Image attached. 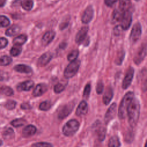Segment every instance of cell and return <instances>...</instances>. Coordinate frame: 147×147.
Here are the masks:
<instances>
[{
    "label": "cell",
    "instance_id": "6da1fadb",
    "mask_svg": "<svg viewBox=\"0 0 147 147\" xmlns=\"http://www.w3.org/2000/svg\"><path fill=\"white\" fill-rule=\"evenodd\" d=\"M140 111V105L137 98H133L127 109V114L129 125L132 127H134L138 120Z\"/></svg>",
    "mask_w": 147,
    "mask_h": 147
},
{
    "label": "cell",
    "instance_id": "7a4b0ae2",
    "mask_svg": "<svg viewBox=\"0 0 147 147\" xmlns=\"http://www.w3.org/2000/svg\"><path fill=\"white\" fill-rule=\"evenodd\" d=\"M134 98V94L131 91L127 92L122 99L118 109V117L120 119H123L127 115V109Z\"/></svg>",
    "mask_w": 147,
    "mask_h": 147
},
{
    "label": "cell",
    "instance_id": "3957f363",
    "mask_svg": "<svg viewBox=\"0 0 147 147\" xmlns=\"http://www.w3.org/2000/svg\"><path fill=\"white\" fill-rule=\"evenodd\" d=\"M79 127V122L76 119H71L63 127V133L65 136H71L78 131Z\"/></svg>",
    "mask_w": 147,
    "mask_h": 147
},
{
    "label": "cell",
    "instance_id": "277c9868",
    "mask_svg": "<svg viewBox=\"0 0 147 147\" xmlns=\"http://www.w3.org/2000/svg\"><path fill=\"white\" fill-rule=\"evenodd\" d=\"M80 65V61L79 60H75L71 61V63L67 66L64 71V76L65 78L69 79L78 72Z\"/></svg>",
    "mask_w": 147,
    "mask_h": 147
},
{
    "label": "cell",
    "instance_id": "5b68a950",
    "mask_svg": "<svg viewBox=\"0 0 147 147\" xmlns=\"http://www.w3.org/2000/svg\"><path fill=\"white\" fill-rule=\"evenodd\" d=\"M75 103L74 102H71L64 105L62 107H61L58 113V118L59 119H63L67 117L72 111V109L75 106Z\"/></svg>",
    "mask_w": 147,
    "mask_h": 147
},
{
    "label": "cell",
    "instance_id": "8992f818",
    "mask_svg": "<svg viewBox=\"0 0 147 147\" xmlns=\"http://www.w3.org/2000/svg\"><path fill=\"white\" fill-rule=\"evenodd\" d=\"M141 35V26L139 22L136 23L133 27L130 36V40L131 42L134 43L137 42L140 38Z\"/></svg>",
    "mask_w": 147,
    "mask_h": 147
},
{
    "label": "cell",
    "instance_id": "52a82bcc",
    "mask_svg": "<svg viewBox=\"0 0 147 147\" xmlns=\"http://www.w3.org/2000/svg\"><path fill=\"white\" fill-rule=\"evenodd\" d=\"M132 21V14L129 10L123 12L122 18L121 20V27L123 30H127L130 26Z\"/></svg>",
    "mask_w": 147,
    "mask_h": 147
},
{
    "label": "cell",
    "instance_id": "ba28073f",
    "mask_svg": "<svg viewBox=\"0 0 147 147\" xmlns=\"http://www.w3.org/2000/svg\"><path fill=\"white\" fill-rule=\"evenodd\" d=\"M134 73V71L132 67H130L127 69L122 82V87L123 89H126L130 86L133 78Z\"/></svg>",
    "mask_w": 147,
    "mask_h": 147
},
{
    "label": "cell",
    "instance_id": "9c48e42d",
    "mask_svg": "<svg viewBox=\"0 0 147 147\" xmlns=\"http://www.w3.org/2000/svg\"><path fill=\"white\" fill-rule=\"evenodd\" d=\"M146 45L145 44L142 45L134 57V61L137 65L140 64L142 62V61L144 60V57L146 56Z\"/></svg>",
    "mask_w": 147,
    "mask_h": 147
},
{
    "label": "cell",
    "instance_id": "30bf717a",
    "mask_svg": "<svg viewBox=\"0 0 147 147\" xmlns=\"http://www.w3.org/2000/svg\"><path fill=\"white\" fill-rule=\"evenodd\" d=\"M94 16V9L91 5L88 6L84 10L82 17V22L84 24L89 23Z\"/></svg>",
    "mask_w": 147,
    "mask_h": 147
},
{
    "label": "cell",
    "instance_id": "8fae6325",
    "mask_svg": "<svg viewBox=\"0 0 147 147\" xmlns=\"http://www.w3.org/2000/svg\"><path fill=\"white\" fill-rule=\"evenodd\" d=\"M117 109V105L115 103H113L109 107L107 110L105 115V122L107 124L111 120H112L115 115Z\"/></svg>",
    "mask_w": 147,
    "mask_h": 147
},
{
    "label": "cell",
    "instance_id": "7c38bea8",
    "mask_svg": "<svg viewBox=\"0 0 147 147\" xmlns=\"http://www.w3.org/2000/svg\"><path fill=\"white\" fill-rule=\"evenodd\" d=\"M88 30V27L84 26V27H82L78 31L75 38V41L76 43L80 44L86 40Z\"/></svg>",
    "mask_w": 147,
    "mask_h": 147
},
{
    "label": "cell",
    "instance_id": "4fadbf2b",
    "mask_svg": "<svg viewBox=\"0 0 147 147\" xmlns=\"http://www.w3.org/2000/svg\"><path fill=\"white\" fill-rule=\"evenodd\" d=\"M52 58V54L48 52L42 55L38 60V65L40 67H44L48 64Z\"/></svg>",
    "mask_w": 147,
    "mask_h": 147
},
{
    "label": "cell",
    "instance_id": "5bb4252c",
    "mask_svg": "<svg viewBox=\"0 0 147 147\" xmlns=\"http://www.w3.org/2000/svg\"><path fill=\"white\" fill-rule=\"evenodd\" d=\"M48 89V86L44 83H40L36 86L33 91V95L34 96H39L44 94Z\"/></svg>",
    "mask_w": 147,
    "mask_h": 147
},
{
    "label": "cell",
    "instance_id": "9a60e30c",
    "mask_svg": "<svg viewBox=\"0 0 147 147\" xmlns=\"http://www.w3.org/2000/svg\"><path fill=\"white\" fill-rule=\"evenodd\" d=\"M55 36V33L52 30L46 32L42 38V40H41L42 44L44 46L48 45L53 40Z\"/></svg>",
    "mask_w": 147,
    "mask_h": 147
},
{
    "label": "cell",
    "instance_id": "2e32d148",
    "mask_svg": "<svg viewBox=\"0 0 147 147\" xmlns=\"http://www.w3.org/2000/svg\"><path fill=\"white\" fill-rule=\"evenodd\" d=\"M87 111H88L87 104L86 101L83 100L79 103L76 110V114L78 116H82L86 114Z\"/></svg>",
    "mask_w": 147,
    "mask_h": 147
},
{
    "label": "cell",
    "instance_id": "e0dca14e",
    "mask_svg": "<svg viewBox=\"0 0 147 147\" xmlns=\"http://www.w3.org/2000/svg\"><path fill=\"white\" fill-rule=\"evenodd\" d=\"M37 131L36 127L32 125H29L22 130V136L25 137H29L34 135Z\"/></svg>",
    "mask_w": 147,
    "mask_h": 147
},
{
    "label": "cell",
    "instance_id": "ac0fdd59",
    "mask_svg": "<svg viewBox=\"0 0 147 147\" xmlns=\"http://www.w3.org/2000/svg\"><path fill=\"white\" fill-rule=\"evenodd\" d=\"M33 85L34 82L32 80H27L20 83L17 88L18 91H29Z\"/></svg>",
    "mask_w": 147,
    "mask_h": 147
},
{
    "label": "cell",
    "instance_id": "d6986e66",
    "mask_svg": "<svg viewBox=\"0 0 147 147\" xmlns=\"http://www.w3.org/2000/svg\"><path fill=\"white\" fill-rule=\"evenodd\" d=\"M113 96V91L111 87H109L106 90V91L103 96V102L105 105H107L110 102Z\"/></svg>",
    "mask_w": 147,
    "mask_h": 147
},
{
    "label": "cell",
    "instance_id": "ffe728a7",
    "mask_svg": "<svg viewBox=\"0 0 147 147\" xmlns=\"http://www.w3.org/2000/svg\"><path fill=\"white\" fill-rule=\"evenodd\" d=\"M14 69L17 72L21 73H30L32 72V68L26 65L25 64H18L14 67Z\"/></svg>",
    "mask_w": 147,
    "mask_h": 147
},
{
    "label": "cell",
    "instance_id": "44dd1931",
    "mask_svg": "<svg viewBox=\"0 0 147 147\" xmlns=\"http://www.w3.org/2000/svg\"><path fill=\"white\" fill-rule=\"evenodd\" d=\"M27 40V36L25 34H21L14 38L13 43L14 45L21 46L23 45Z\"/></svg>",
    "mask_w": 147,
    "mask_h": 147
},
{
    "label": "cell",
    "instance_id": "7402d4cb",
    "mask_svg": "<svg viewBox=\"0 0 147 147\" xmlns=\"http://www.w3.org/2000/svg\"><path fill=\"white\" fill-rule=\"evenodd\" d=\"M20 30V28L18 25H14L10 28H8L5 32V34L7 36H13L17 34Z\"/></svg>",
    "mask_w": 147,
    "mask_h": 147
},
{
    "label": "cell",
    "instance_id": "603a6c76",
    "mask_svg": "<svg viewBox=\"0 0 147 147\" xmlns=\"http://www.w3.org/2000/svg\"><path fill=\"white\" fill-rule=\"evenodd\" d=\"M130 6H131L130 0H119V9L122 10L123 11L129 10Z\"/></svg>",
    "mask_w": 147,
    "mask_h": 147
},
{
    "label": "cell",
    "instance_id": "cb8c5ba5",
    "mask_svg": "<svg viewBox=\"0 0 147 147\" xmlns=\"http://www.w3.org/2000/svg\"><path fill=\"white\" fill-rule=\"evenodd\" d=\"M120 145L121 144L118 137L114 136L110 138L108 143V147H119Z\"/></svg>",
    "mask_w": 147,
    "mask_h": 147
},
{
    "label": "cell",
    "instance_id": "d4e9b609",
    "mask_svg": "<svg viewBox=\"0 0 147 147\" xmlns=\"http://www.w3.org/2000/svg\"><path fill=\"white\" fill-rule=\"evenodd\" d=\"M123 12L122 10H121L119 9H115L114 12H113V20L115 21V22H119L121 21L122 16H123Z\"/></svg>",
    "mask_w": 147,
    "mask_h": 147
},
{
    "label": "cell",
    "instance_id": "484cf974",
    "mask_svg": "<svg viewBox=\"0 0 147 147\" xmlns=\"http://www.w3.org/2000/svg\"><path fill=\"white\" fill-rule=\"evenodd\" d=\"M0 93L7 96H11L13 94L14 91L10 87L3 86L0 87Z\"/></svg>",
    "mask_w": 147,
    "mask_h": 147
},
{
    "label": "cell",
    "instance_id": "4316f807",
    "mask_svg": "<svg viewBox=\"0 0 147 147\" xmlns=\"http://www.w3.org/2000/svg\"><path fill=\"white\" fill-rule=\"evenodd\" d=\"M14 131L10 127H9L7 129H6L3 133V137L5 140L12 139L14 137Z\"/></svg>",
    "mask_w": 147,
    "mask_h": 147
},
{
    "label": "cell",
    "instance_id": "83f0119b",
    "mask_svg": "<svg viewBox=\"0 0 147 147\" xmlns=\"http://www.w3.org/2000/svg\"><path fill=\"white\" fill-rule=\"evenodd\" d=\"M96 133L98 135V139L99 141H103V140L105 138V134H106V129L104 127L100 126L96 129Z\"/></svg>",
    "mask_w": 147,
    "mask_h": 147
},
{
    "label": "cell",
    "instance_id": "f1b7e54d",
    "mask_svg": "<svg viewBox=\"0 0 147 147\" xmlns=\"http://www.w3.org/2000/svg\"><path fill=\"white\" fill-rule=\"evenodd\" d=\"M22 7L26 10H30L33 6V2L32 0H25L21 3Z\"/></svg>",
    "mask_w": 147,
    "mask_h": 147
},
{
    "label": "cell",
    "instance_id": "f546056e",
    "mask_svg": "<svg viewBox=\"0 0 147 147\" xmlns=\"http://www.w3.org/2000/svg\"><path fill=\"white\" fill-rule=\"evenodd\" d=\"M21 51H22V48L20 46L15 45L11 48V49H10V55L13 56H17L21 53Z\"/></svg>",
    "mask_w": 147,
    "mask_h": 147
},
{
    "label": "cell",
    "instance_id": "4dcf8cb0",
    "mask_svg": "<svg viewBox=\"0 0 147 147\" xmlns=\"http://www.w3.org/2000/svg\"><path fill=\"white\" fill-rule=\"evenodd\" d=\"M12 59L8 56H3L0 57V65H7L11 63Z\"/></svg>",
    "mask_w": 147,
    "mask_h": 147
},
{
    "label": "cell",
    "instance_id": "1f68e13d",
    "mask_svg": "<svg viewBox=\"0 0 147 147\" xmlns=\"http://www.w3.org/2000/svg\"><path fill=\"white\" fill-rule=\"evenodd\" d=\"M25 123V121L22 118L16 119L11 122V125H13L14 127H16L23 126Z\"/></svg>",
    "mask_w": 147,
    "mask_h": 147
},
{
    "label": "cell",
    "instance_id": "d6a6232c",
    "mask_svg": "<svg viewBox=\"0 0 147 147\" xmlns=\"http://www.w3.org/2000/svg\"><path fill=\"white\" fill-rule=\"evenodd\" d=\"M79 55V51L78 50H74L71 53H69L67 56L68 60L69 61H72L75 60Z\"/></svg>",
    "mask_w": 147,
    "mask_h": 147
},
{
    "label": "cell",
    "instance_id": "836d02e7",
    "mask_svg": "<svg viewBox=\"0 0 147 147\" xmlns=\"http://www.w3.org/2000/svg\"><path fill=\"white\" fill-rule=\"evenodd\" d=\"M51 102L49 101L46 100V101H44L40 103L39 108L41 110L47 111L51 108Z\"/></svg>",
    "mask_w": 147,
    "mask_h": 147
},
{
    "label": "cell",
    "instance_id": "e575fe53",
    "mask_svg": "<svg viewBox=\"0 0 147 147\" xmlns=\"http://www.w3.org/2000/svg\"><path fill=\"white\" fill-rule=\"evenodd\" d=\"M10 24V20L4 16H0V27H6Z\"/></svg>",
    "mask_w": 147,
    "mask_h": 147
},
{
    "label": "cell",
    "instance_id": "d590c367",
    "mask_svg": "<svg viewBox=\"0 0 147 147\" xmlns=\"http://www.w3.org/2000/svg\"><path fill=\"white\" fill-rule=\"evenodd\" d=\"M65 85L64 84L59 83L57 84H56L54 87V91L56 94H59L65 88Z\"/></svg>",
    "mask_w": 147,
    "mask_h": 147
},
{
    "label": "cell",
    "instance_id": "8d00e7d4",
    "mask_svg": "<svg viewBox=\"0 0 147 147\" xmlns=\"http://www.w3.org/2000/svg\"><path fill=\"white\" fill-rule=\"evenodd\" d=\"M16 106V102L12 100H7L5 104V107L9 110H12L14 109Z\"/></svg>",
    "mask_w": 147,
    "mask_h": 147
},
{
    "label": "cell",
    "instance_id": "74e56055",
    "mask_svg": "<svg viewBox=\"0 0 147 147\" xmlns=\"http://www.w3.org/2000/svg\"><path fill=\"white\" fill-rule=\"evenodd\" d=\"M31 147H53L52 145L48 142H36L32 145Z\"/></svg>",
    "mask_w": 147,
    "mask_h": 147
},
{
    "label": "cell",
    "instance_id": "f35d334b",
    "mask_svg": "<svg viewBox=\"0 0 147 147\" xmlns=\"http://www.w3.org/2000/svg\"><path fill=\"white\" fill-rule=\"evenodd\" d=\"M103 83L102 81L99 80L96 84V91L98 94H100L103 92Z\"/></svg>",
    "mask_w": 147,
    "mask_h": 147
},
{
    "label": "cell",
    "instance_id": "ab89813d",
    "mask_svg": "<svg viewBox=\"0 0 147 147\" xmlns=\"http://www.w3.org/2000/svg\"><path fill=\"white\" fill-rule=\"evenodd\" d=\"M90 91H91V86L90 84H86L84 90L83 97H84L85 98H88L90 95Z\"/></svg>",
    "mask_w": 147,
    "mask_h": 147
},
{
    "label": "cell",
    "instance_id": "60d3db41",
    "mask_svg": "<svg viewBox=\"0 0 147 147\" xmlns=\"http://www.w3.org/2000/svg\"><path fill=\"white\" fill-rule=\"evenodd\" d=\"M7 43H8V41L4 37L0 38V49L5 48L7 45Z\"/></svg>",
    "mask_w": 147,
    "mask_h": 147
},
{
    "label": "cell",
    "instance_id": "b9f144b4",
    "mask_svg": "<svg viewBox=\"0 0 147 147\" xmlns=\"http://www.w3.org/2000/svg\"><path fill=\"white\" fill-rule=\"evenodd\" d=\"M9 76L6 72L0 71V81H4L5 80H7Z\"/></svg>",
    "mask_w": 147,
    "mask_h": 147
},
{
    "label": "cell",
    "instance_id": "7bdbcfd3",
    "mask_svg": "<svg viewBox=\"0 0 147 147\" xmlns=\"http://www.w3.org/2000/svg\"><path fill=\"white\" fill-rule=\"evenodd\" d=\"M123 57H124V53H123V52L120 53V55H119V56L118 57V58L117 59V60H116V61H115V63H116L117 64H118V65L121 64V63H122V60H123Z\"/></svg>",
    "mask_w": 147,
    "mask_h": 147
},
{
    "label": "cell",
    "instance_id": "ee69618b",
    "mask_svg": "<svg viewBox=\"0 0 147 147\" xmlns=\"http://www.w3.org/2000/svg\"><path fill=\"white\" fill-rule=\"evenodd\" d=\"M118 0H105V3L107 6H112L115 3L117 2Z\"/></svg>",
    "mask_w": 147,
    "mask_h": 147
},
{
    "label": "cell",
    "instance_id": "f6af8a7d",
    "mask_svg": "<svg viewBox=\"0 0 147 147\" xmlns=\"http://www.w3.org/2000/svg\"><path fill=\"white\" fill-rule=\"evenodd\" d=\"M21 107L22 109H24V110H26V109H30V106L28 104V103H22L21 105Z\"/></svg>",
    "mask_w": 147,
    "mask_h": 147
},
{
    "label": "cell",
    "instance_id": "bcb514c9",
    "mask_svg": "<svg viewBox=\"0 0 147 147\" xmlns=\"http://www.w3.org/2000/svg\"><path fill=\"white\" fill-rule=\"evenodd\" d=\"M6 0H0V7H2L5 4Z\"/></svg>",
    "mask_w": 147,
    "mask_h": 147
},
{
    "label": "cell",
    "instance_id": "7dc6e473",
    "mask_svg": "<svg viewBox=\"0 0 147 147\" xmlns=\"http://www.w3.org/2000/svg\"><path fill=\"white\" fill-rule=\"evenodd\" d=\"M2 144H3L2 141L1 140H0V146H1V145H2Z\"/></svg>",
    "mask_w": 147,
    "mask_h": 147
},
{
    "label": "cell",
    "instance_id": "c3c4849f",
    "mask_svg": "<svg viewBox=\"0 0 147 147\" xmlns=\"http://www.w3.org/2000/svg\"><path fill=\"white\" fill-rule=\"evenodd\" d=\"M146 144L145 143V147H146Z\"/></svg>",
    "mask_w": 147,
    "mask_h": 147
},
{
    "label": "cell",
    "instance_id": "681fc988",
    "mask_svg": "<svg viewBox=\"0 0 147 147\" xmlns=\"http://www.w3.org/2000/svg\"><path fill=\"white\" fill-rule=\"evenodd\" d=\"M136 1H140V0H136Z\"/></svg>",
    "mask_w": 147,
    "mask_h": 147
}]
</instances>
